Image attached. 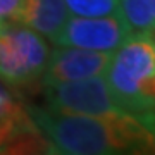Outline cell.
<instances>
[{
    "instance_id": "10",
    "label": "cell",
    "mask_w": 155,
    "mask_h": 155,
    "mask_svg": "<svg viewBox=\"0 0 155 155\" xmlns=\"http://www.w3.org/2000/svg\"><path fill=\"white\" fill-rule=\"evenodd\" d=\"M74 16H109L117 12V0H64Z\"/></svg>"
},
{
    "instance_id": "5",
    "label": "cell",
    "mask_w": 155,
    "mask_h": 155,
    "mask_svg": "<svg viewBox=\"0 0 155 155\" xmlns=\"http://www.w3.org/2000/svg\"><path fill=\"white\" fill-rule=\"evenodd\" d=\"M0 153H55L19 95L0 81Z\"/></svg>"
},
{
    "instance_id": "6",
    "label": "cell",
    "mask_w": 155,
    "mask_h": 155,
    "mask_svg": "<svg viewBox=\"0 0 155 155\" xmlns=\"http://www.w3.org/2000/svg\"><path fill=\"white\" fill-rule=\"evenodd\" d=\"M133 33L134 31L119 12L91 17L71 14L54 43L98 52H114Z\"/></svg>"
},
{
    "instance_id": "9",
    "label": "cell",
    "mask_w": 155,
    "mask_h": 155,
    "mask_svg": "<svg viewBox=\"0 0 155 155\" xmlns=\"http://www.w3.org/2000/svg\"><path fill=\"white\" fill-rule=\"evenodd\" d=\"M117 12L134 33L155 31V0H117Z\"/></svg>"
},
{
    "instance_id": "12",
    "label": "cell",
    "mask_w": 155,
    "mask_h": 155,
    "mask_svg": "<svg viewBox=\"0 0 155 155\" xmlns=\"http://www.w3.org/2000/svg\"><path fill=\"white\" fill-rule=\"evenodd\" d=\"M152 95L155 97V79H153V83H152Z\"/></svg>"
},
{
    "instance_id": "4",
    "label": "cell",
    "mask_w": 155,
    "mask_h": 155,
    "mask_svg": "<svg viewBox=\"0 0 155 155\" xmlns=\"http://www.w3.org/2000/svg\"><path fill=\"white\" fill-rule=\"evenodd\" d=\"M41 91L47 105L62 112L83 114L105 121H122L131 117V114L117 107L104 76L43 84Z\"/></svg>"
},
{
    "instance_id": "7",
    "label": "cell",
    "mask_w": 155,
    "mask_h": 155,
    "mask_svg": "<svg viewBox=\"0 0 155 155\" xmlns=\"http://www.w3.org/2000/svg\"><path fill=\"white\" fill-rule=\"evenodd\" d=\"M110 57L112 52H98V50L57 45V48L48 52L41 86L104 76Z\"/></svg>"
},
{
    "instance_id": "1",
    "label": "cell",
    "mask_w": 155,
    "mask_h": 155,
    "mask_svg": "<svg viewBox=\"0 0 155 155\" xmlns=\"http://www.w3.org/2000/svg\"><path fill=\"white\" fill-rule=\"evenodd\" d=\"M31 119L54 145L55 153L119 155L155 153V133L138 117L105 121L26 104Z\"/></svg>"
},
{
    "instance_id": "11",
    "label": "cell",
    "mask_w": 155,
    "mask_h": 155,
    "mask_svg": "<svg viewBox=\"0 0 155 155\" xmlns=\"http://www.w3.org/2000/svg\"><path fill=\"white\" fill-rule=\"evenodd\" d=\"M22 0H0V17H9Z\"/></svg>"
},
{
    "instance_id": "3",
    "label": "cell",
    "mask_w": 155,
    "mask_h": 155,
    "mask_svg": "<svg viewBox=\"0 0 155 155\" xmlns=\"http://www.w3.org/2000/svg\"><path fill=\"white\" fill-rule=\"evenodd\" d=\"M48 43L35 29L0 17V81L14 93L41 90Z\"/></svg>"
},
{
    "instance_id": "2",
    "label": "cell",
    "mask_w": 155,
    "mask_h": 155,
    "mask_svg": "<svg viewBox=\"0 0 155 155\" xmlns=\"http://www.w3.org/2000/svg\"><path fill=\"white\" fill-rule=\"evenodd\" d=\"M104 79L117 107L155 133V31L133 33L114 50Z\"/></svg>"
},
{
    "instance_id": "8",
    "label": "cell",
    "mask_w": 155,
    "mask_h": 155,
    "mask_svg": "<svg viewBox=\"0 0 155 155\" xmlns=\"http://www.w3.org/2000/svg\"><path fill=\"white\" fill-rule=\"evenodd\" d=\"M71 12L64 0H22L9 19L35 29L43 38L55 41Z\"/></svg>"
}]
</instances>
